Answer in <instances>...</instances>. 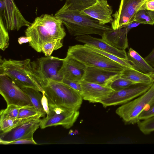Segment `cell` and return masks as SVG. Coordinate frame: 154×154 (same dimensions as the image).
Masks as SVG:
<instances>
[{
  "label": "cell",
  "instance_id": "1",
  "mask_svg": "<svg viewBox=\"0 0 154 154\" xmlns=\"http://www.w3.org/2000/svg\"><path fill=\"white\" fill-rule=\"evenodd\" d=\"M63 24L52 14H44L36 17L25 31L26 36L32 38L29 45L40 53L44 43L55 39L62 40L66 35Z\"/></svg>",
  "mask_w": 154,
  "mask_h": 154
},
{
  "label": "cell",
  "instance_id": "2",
  "mask_svg": "<svg viewBox=\"0 0 154 154\" xmlns=\"http://www.w3.org/2000/svg\"><path fill=\"white\" fill-rule=\"evenodd\" d=\"M79 11L63 5L54 16L62 21L69 34L73 36L94 34L101 37L104 33L113 29L111 26L100 24L97 20L80 14Z\"/></svg>",
  "mask_w": 154,
  "mask_h": 154
},
{
  "label": "cell",
  "instance_id": "3",
  "mask_svg": "<svg viewBox=\"0 0 154 154\" xmlns=\"http://www.w3.org/2000/svg\"><path fill=\"white\" fill-rule=\"evenodd\" d=\"M31 60L2 58L0 60V75H6L21 88H30L42 93L43 90L32 70Z\"/></svg>",
  "mask_w": 154,
  "mask_h": 154
},
{
  "label": "cell",
  "instance_id": "4",
  "mask_svg": "<svg viewBox=\"0 0 154 154\" xmlns=\"http://www.w3.org/2000/svg\"><path fill=\"white\" fill-rule=\"evenodd\" d=\"M66 56L74 59L86 66L99 67L121 72L124 67L105 56L84 45H76L69 47Z\"/></svg>",
  "mask_w": 154,
  "mask_h": 154
},
{
  "label": "cell",
  "instance_id": "5",
  "mask_svg": "<svg viewBox=\"0 0 154 154\" xmlns=\"http://www.w3.org/2000/svg\"><path fill=\"white\" fill-rule=\"evenodd\" d=\"M49 102L79 110L83 99L79 93L63 82L49 80L42 87Z\"/></svg>",
  "mask_w": 154,
  "mask_h": 154
},
{
  "label": "cell",
  "instance_id": "6",
  "mask_svg": "<svg viewBox=\"0 0 154 154\" xmlns=\"http://www.w3.org/2000/svg\"><path fill=\"white\" fill-rule=\"evenodd\" d=\"M154 103V82L146 92L122 104L116 109V112L125 124H134L140 121L139 117L141 113Z\"/></svg>",
  "mask_w": 154,
  "mask_h": 154
},
{
  "label": "cell",
  "instance_id": "7",
  "mask_svg": "<svg viewBox=\"0 0 154 154\" xmlns=\"http://www.w3.org/2000/svg\"><path fill=\"white\" fill-rule=\"evenodd\" d=\"M63 60V59L51 56L42 57L31 61L33 72L42 87L49 80L62 82L63 78L59 72Z\"/></svg>",
  "mask_w": 154,
  "mask_h": 154
},
{
  "label": "cell",
  "instance_id": "8",
  "mask_svg": "<svg viewBox=\"0 0 154 154\" xmlns=\"http://www.w3.org/2000/svg\"><path fill=\"white\" fill-rule=\"evenodd\" d=\"M48 106L49 113L41 119L40 127L42 129L58 125L69 129L73 125L79 114V110L57 105L49 101Z\"/></svg>",
  "mask_w": 154,
  "mask_h": 154
},
{
  "label": "cell",
  "instance_id": "9",
  "mask_svg": "<svg viewBox=\"0 0 154 154\" xmlns=\"http://www.w3.org/2000/svg\"><path fill=\"white\" fill-rule=\"evenodd\" d=\"M0 93L7 105L34 107L27 94L6 75H0Z\"/></svg>",
  "mask_w": 154,
  "mask_h": 154
},
{
  "label": "cell",
  "instance_id": "10",
  "mask_svg": "<svg viewBox=\"0 0 154 154\" xmlns=\"http://www.w3.org/2000/svg\"><path fill=\"white\" fill-rule=\"evenodd\" d=\"M147 0H121L118 10L112 15L111 27L114 30L126 26Z\"/></svg>",
  "mask_w": 154,
  "mask_h": 154
},
{
  "label": "cell",
  "instance_id": "11",
  "mask_svg": "<svg viewBox=\"0 0 154 154\" xmlns=\"http://www.w3.org/2000/svg\"><path fill=\"white\" fill-rule=\"evenodd\" d=\"M153 83L137 84L115 91L109 97L102 100L100 103L104 107L124 104L144 93Z\"/></svg>",
  "mask_w": 154,
  "mask_h": 154
},
{
  "label": "cell",
  "instance_id": "12",
  "mask_svg": "<svg viewBox=\"0 0 154 154\" xmlns=\"http://www.w3.org/2000/svg\"><path fill=\"white\" fill-rule=\"evenodd\" d=\"M40 118L33 119L21 123L13 128L0 134V143L7 145L18 140L33 138L34 133L40 127Z\"/></svg>",
  "mask_w": 154,
  "mask_h": 154
},
{
  "label": "cell",
  "instance_id": "13",
  "mask_svg": "<svg viewBox=\"0 0 154 154\" xmlns=\"http://www.w3.org/2000/svg\"><path fill=\"white\" fill-rule=\"evenodd\" d=\"M80 93L82 99L90 103H100L110 96L114 92L109 86L82 80Z\"/></svg>",
  "mask_w": 154,
  "mask_h": 154
},
{
  "label": "cell",
  "instance_id": "14",
  "mask_svg": "<svg viewBox=\"0 0 154 154\" xmlns=\"http://www.w3.org/2000/svg\"><path fill=\"white\" fill-rule=\"evenodd\" d=\"M112 12V7L106 0H97L92 5L79 11L80 14L97 20L103 25L113 21Z\"/></svg>",
  "mask_w": 154,
  "mask_h": 154
},
{
  "label": "cell",
  "instance_id": "15",
  "mask_svg": "<svg viewBox=\"0 0 154 154\" xmlns=\"http://www.w3.org/2000/svg\"><path fill=\"white\" fill-rule=\"evenodd\" d=\"M121 72L99 67L86 66L82 80L110 87L115 80L120 77Z\"/></svg>",
  "mask_w": 154,
  "mask_h": 154
},
{
  "label": "cell",
  "instance_id": "16",
  "mask_svg": "<svg viewBox=\"0 0 154 154\" xmlns=\"http://www.w3.org/2000/svg\"><path fill=\"white\" fill-rule=\"evenodd\" d=\"M4 0L5 6L4 21L7 30L18 31L22 27H27L31 24L23 16L14 0Z\"/></svg>",
  "mask_w": 154,
  "mask_h": 154
},
{
  "label": "cell",
  "instance_id": "17",
  "mask_svg": "<svg viewBox=\"0 0 154 154\" xmlns=\"http://www.w3.org/2000/svg\"><path fill=\"white\" fill-rule=\"evenodd\" d=\"M85 67L79 61L66 56L59 73L63 79L80 82L82 80Z\"/></svg>",
  "mask_w": 154,
  "mask_h": 154
},
{
  "label": "cell",
  "instance_id": "18",
  "mask_svg": "<svg viewBox=\"0 0 154 154\" xmlns=\"http://www.w3.org/2000/svg\"><path fill=\"white\" fill-rule=\"evenodd\" d=\"M75 40L79 42L91 46L119 58L127 59V54L125 50L118 49L110 45L102 38L93 37L89 35L77 36Z\"/></svg>",
  "mask_w": 154,
  "mask_h": 154
},
{
  "label": "cell",
  "instance_id": "19",
  "mask_svg": "<svg viewBox=\"0 0 154 154\" xmlns=\"http://www.w3.org/2000/svg\"><path fill=\"white\" fill-rule=\"evenodd\" d=\"M127 32L126 26L104 33L101 36L108 44L121 50L128 47Z\"/></svg>",
  "mask_w": 154,
  "mask_h": 154
},
{
  "label": "cell",
  "instance_id": "20",
  "mask_svg": "<svg viewBox=\"0 0 154 154\" xmlns=\"http://www.w3.org/2000/svg\"><path fill=\"white\" fill-rule=\"evenodd\" d=\"M120 77L138 84L154 82V72L145 73L135 69H126L121 72Z\"/></svg>",
  "mask_w": 154,
  "mask_h": 154
},
{
  "label": "cell",
  "instance_id": "21",
  "mask_svg": "<svg viewBox=\"0 0 154 154\" xmlns=\"http://www.w3.org/2000/svg\"><path fill=\"white\" fill-rule=\"evenodd\" d=\"M127 54L128 60L135 69L145 73L154 72V68L133 49L130 48Z\"/></svg>",
  "mask_w": 154,
  "mask_h": 154
},
{
  "label": "cell",
  "instance_id": "22",
  "mask_svg": "<svg viewBox=\"0 0 154 154\" xmlns=\"http://www.w3.org/2000/svg\"><path fill=\"white\" fill-rule=\"evenodd\" d=\"M22 89L28 96L34 108L44 117L46 114L42 104V94L41 93V92L30 88H25Z\"/></svg>",
  "mask_w": 154,
  "mask_h": 154
},
{
  "label": "cell",
  "instance_id": "23",
  "mask_svg": "<svg viewBox=\"0 0 154 154\" xmlns=\"http://www.w3.org/2000/svg\"><path fill=\"white\" fill-rule=\"evenodd\" d=\"M134 22L140 24H154V11L146 10H139L134 16L131 23Z\"/></svg>",
  "mask_w": 154,
  "mask_h": 154
},
{
  "label": "cell",
  "instance_id": "24",
  "mask_svg": "<svg viewBox=\"0 0 154 154\" xmlns=\"http://www.w3.org/2000/svg\"><path fill=\"white\" fill-rule=\"evenodd\" d=\"M38 117L28 118H9L4 119L0 121V133L7 131L27 121Z\"/></svg>",
  "mask_w": 154,
  "mask_h": 154
},
{
  "label": "cell",
  "instance_id": "25",
  "mask_svg": "<svg viewBox=\"0 0 154 154\" xmlns=\"http://www.w3.org/2000/svg\"><path fill=\"white\" fill-rule=\"evenodd\" d=\"M86 45L91 49L105 56L111 60L119 64L126 69H135L132 65L127 59L119 58L114 55L104 51L95 47L87 45Z\"/></svg>",
  "mask_w": 154,
  "mask_h": 154
},
{
  "label": "cell",
  "instance_id": "26",
  "mask_svg": "<svg viewBox=\"0 0 154 154\" xmlns=\"http://www.w3.org/2000/svg\"><path fill=\"white\" fill-rule=\"evenodd\" d=\"M62 40L55 39L44 43L42 47V52L46 56H51L53 52L63 46Z\"/></svg>",
  "mask_w": 154,
  "mask_h": 154
},
{
  "label": "cell",
  "instance_id": "27",
  "mask_svg": "<svg viewBox=\"0 0 154 154\" xmlns=\"http://www.w3.org/2000/svg\"><path fill=\"white\" fill-rule=\"evenodd\" d=\"M23 107H25L13 104L7 105L5 109H2L0 111V121L6 119L17 118L20 109Z\"/></svg>",
  "mask_w": 154,
  "mask_h": 154
},
{
  "label": "cell",
  "instance_id": "28",
  "mask_svg": "<svg viewBox=\"0 0 154 154\" xmlns=\"http://www.w3.org/2000/svg\"><path fill=\"white\" fill-rule=\"evenodd\" d=\"M9 37L4 21L0 17V49L5 51L9 45Z\"/></svg>",
  "mask_w": 154,
  "mask_h": 154
},
{
  "label": "cell",
  "instance_id": "29",
  "mask_svg": "<svg viewBox=\"0 0 154 154\" xmlns=\"http://www.w3.org/2000/svg\"><path fill=\"white\" fill-rule=\"evenodd\" d=\"M140 131L147 135L154 131V116L147 119L140 121L137 123Z\"/></svg>",
  "mask_w": 154,
  "mask_h": 154
},
{
  "label": "cell",
  "instance_id": "30",
  "mask_svg": "<svg viewBox=\"0 0 154 154\" xmlns=\"http://www.w3.org/2000/svg\"><path fill=\"white\" fill-rule=\"evenodd\" d=\"M44 117L34 107H25L20 109L19 111L17 118Z\"/></svg>",
  "mask_w": 154,
  "mask_h": 154
},
{
  "label": "cell",
  "instance_id": "31",
  "mask_svg": "<svg viewBox=\"0 0 154 154\" xmlns=\"http://www.w3.org/2000/svg\"><path fill=\"white\" fill-rule=\"evenodd\" d=\"M137 84L138 83L120 77L111 84L110 87L113 91H116Z\"/></svg>",
  "mask_w": 154,
  "mask_h": 154
},
{
  "label": "cell",
  "instance_id": "32",
  "mask_svg": "<svg viewBox=\"0 0 154 154\" xmlns=\"http://www.w3.org/2000/svg\"><path fill=\"white\" fill-rule=\"evenodd\" d=\"M97 0H76L74 4L69 6L64 4V5L67 8L73 10L81 11L92 5Z\"/></svg>",
  "mask_w": 154,
  "mask_h": 154
},
{
  "label": "cell",
  "instance_id": "33",
  "mask_svg": "<svg viewBox=\"0 0 154 154\" xmlns=\"http://www.w3.org/2000/svg\"><path fill=\"white\" fill-rule=\"evenodd\" d=\"M154 116V103L148 109L144 110L139 117V121Z\"/></svg>",
  "mask_w": 154,
  "mask_h": 154
},
{
  "label": "cell",
  "instance_id": "34",
  "mask_svg": "<svg viewBox=\"0 0 154 154\" xmlns=\"http://www.w3.org/2000/svg\"><path fill=\"white\" fill-rule=\"evenodd\" d=\"M62 82L70 87L80 93L82 91V87L80 82L72 81L63 79Z\"/></svg>",
  "mask_w": 154,
  "mask_h": 154
},
{
  "label": "cell",
  "instance_id": "35",
  "mask_svg": "<svg viewBox=\"0 0 154 154\" xmlns=\"http://www.w3.org/2000/svg\"><path fill=\"white\" fill-rule=\"evenodd\" d=\"M21 144H37V143L34 140L33 138H32L17 140L9 142L8 143L7 145Z\"/></svg>",
  "mask_w": 154,
  "mask_h": 154
},
{
  "label": "cell",
  "instance_id": "36",
  "mask_svg": "<svg viewBox=\"0 0 154 154\" xmlns=\"http://www.w3.org/2000/svg\"><path fill=\"white\" fill-rule=\"evenodd\" d=\"M42 97L41 100L43 108L46 114H48L50 112L49 107L48 106V100L47 97L43 91L42 93Z\"/></svg>",
  "mask_w": 154,
  "mask_h": 154
},
{
  "label": "cell",
  "instance_id": "37",
  "mask_svg": "<svg viewBox=\"0 0 154 154\" xmlns=\"http://www.w3.org/2000/svg\"><path fill=\"white\" fill-rule=\"evenodd\" d=\"M141 10L154 11V0H147L140 8L139 10Z\"/></svg>",
  "mask_w": 154,
  "mask_h": 154
},
{
  "label": "cell",
  "instance_id": "38",
  "mask_svg": "<svg viewBox=\"0 0 154 154\" xmlns=\"http://www.w3.org/2000/svg\"><path fill=\"white\" fill-rule=\"evenodd\" d=\"M144 58L150 65L154 68V48Z\"/></svg>",
  "mask_w": 154,
  "mask_h": 154
},
{
  "label": "cell",
  "instance_id": "39",
  "mask_svg": "<svg viewBox=\"0 0 154 154\" xmlns=\"http://www.w3.org/2000/svg\"><path fill=\"white\" fill-rule=\"evenodd\" d=\"M5 6L4 0H0V17L4 21L5 17Z\"/></svg>",
  "mask_w": 154,
  "mask_h": 154
},
{
  "label": "cell",
  "instance_id": "40",
  "mask_svg": "<svg viewBox=\"0 0 154 154\" xmlns=\"http://www.w3.org/2000/svg\"><path fill=\"white\" fill-rule=\"evenodd\" d=\"M31 40L32 38L30 37L26 36L19 38L18 39V42L20 45H21L24 43H29Z\"/></svg>",
  "mask_w": 154,
  "mask_h": 154
},
{
  "label": "cell",
  "instance_id": "41",
  "mask_svg": "<svg viewBox=\"0 0 154 154\" xmlns=\"http://www.w3.org/2000/svg\"><path fill=\"white\" fill-rule=\"evenodd\" d=\"M140 23L136 22H132L128 25L126 26L127 31L128 33L131 29L136 27L139 25Z\"/></svg>",
  "mask_w": 154,
  "mask_h": 154
}]
</instances>
